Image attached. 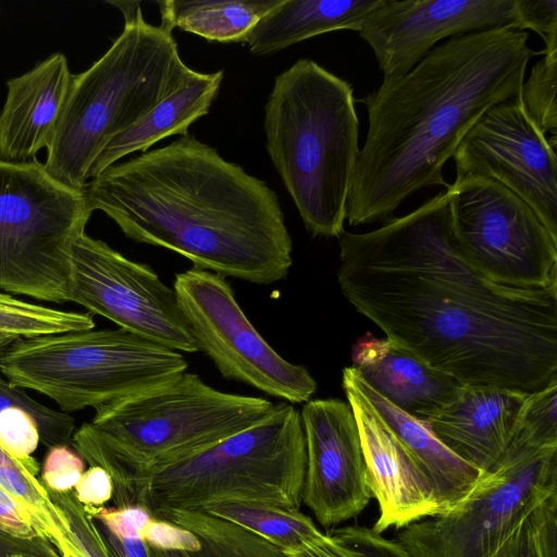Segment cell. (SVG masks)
Masks as SVG:
<instances>
[{
	"instance_id": "cell-46",
	"label": "cell",
	"mask_w": 557,
	"mask_h": 557,
	"mask_svg": "<svg viewBox=\"0 0 557 557\" xmlns=\"http://www.w3.org/2000/svg\"><path fill=\"white\" fill-rule=\"evenodd\" d=\"M15 338L0 336V356Z\"/></svg>"
},
{
	"instance_id": "cell-16",
	"label": "cell",
	"mask_w": 557,
	"mask_h": 557,
	"mask_svg": "<svg viewBox=\"0 0 557 557\" xmlns=\"http://www.w3.org/2000/svg\"><path fill=\"white\" fill-rule=\"evenodd\" d=\"M306 447L304 503L324 528L360 515L372 495L359 432L348 403L314 399L300 411Z\"/></svg>"
},
{
	"instance_id": "cell-4",
	"label": "cell",
	"mask_w": 557,
	"mask_h": 557,
	"mask_svg": "<svg viewBox=\"0 0 557 557\" xmlns=\"http://www.w3.org/2000/svg\"><path fill=\"white\" fill-rule=\"evenodd\" d=\"M273 407L262 397L221 392L185 371L95 409L72 445L89 466L110 474L114 505L122 507L149 475L256 425Z\"/></svg>"
},
{
	"instance_id": "cell-23",
	"label": "cell",
	"mask_w": 557,
	"mask_h": 557,
	"mask_svg": "<svg viewBox=\"0 0 557 557\" xmlns=\"http://www.w3.org/2000/svg\"><path fill=\"white\" fill-rule=\"evenodd\" d=\"M224 72L197 73L184 87L159 102L139 122L114 136L92 162V180L117 160L135 151L146 152L157 141L171 135H188L189 126L209 112Z\"/></svg>"
},
{
	"instance_id": "cell-2",
	"label": "cell",
	"mask_w": 557,
	"mask_h": 557,
	"mask_svg": "<svg viewBox=\"0 0 557 557\" xmlns=\"http://www.w3.org/2000/svg\"><path fill=\"white\" fill-rule=\"evenodd\" d=\"M84 194L127 238L221 276L269 285L293 264L275 191L191 135L109 166Z\"/></svg>"
},
{
	"instance_id": "cell-26",
	"label": "cell",
	"mask_w": 557,
	"mask_h": 557,
	"mask_svg": "<svg viewBox=\"0 0 557 557\" xmlns=\"http://www.w3.org/2000/svg\"><path fill=\"white\" fill-rule=\"evenodd\" d=\"M37 472L38 463L33 457L18 459L0 445V486L30 510L61 557H79L70 524L37 479Z\"/></svg>"
},
{
	"instance_id": "cell-21",
	"label": "cell",
	"mask_w": 557,
	"mask_h": 557,
	"mask_svg": "<svg viewBox=\"0 0 557 557\" xmlns=\"http://www.w3.org/2000/svg\"><path fill=\"white\" fill-rule=\"evenodd\" d=\"M352 368V367H351ZM356 383L432 487L441 512L455 507L486 473L449 450L426 421L404 412L371 388L352 368Z\"/></svg>"
},
{
	"instance_id": "cell-3",
	"label": "cell",
	"mask_w": 557,
	"mask_h": 557,
	"mask_svg": "<svg viewBox=\"0 0 557 557\" xmlns=\"http://www.w3.org/2000/svg\"><path fill=\"white\" fill-rule=\"evenodd\" d=\"M528 39L511 27L450 38L360 100L369 126L347 198L350 226L386 220L422 188L449 187L443 168L467 132L488 108L519 97L541 54Z\"/></svg>"
},
{
	"instance_id": "cell-33",
	"label": "cell",
	"mask_w": 557,
	"mask_h": 557,
	"mask_svg": "<svg viewBox=\"0 0 557 557\" xmlns=\"http://www.w3.org/2000/svg\"><path fill=\"white\" fill-rule=\"evenodd\" d=\"M48 492L70 524L81 553L79 557H112L97 524L77 500L74 492L58 493L50 490Z\"/></svg>"
},
{
	"instance_id": "cell-39",
	"label": "cell",
	"mask_w": 557,
	"mask_h": 557,
	"mask_svg": "<svg viewBox=\"0 0 557 557\" xmlns=\"http://www.w3.org/2000/svg\"><path fill=\"white\" fill-rule=\"evenodd\" d=\"M140 540L148 547L160 550L194 554L201 548L199 540L193 532L153 517L144 529Z\"/></svg>"
},
{
	"instance_id": "cell-43",
	"label": "cell",
	"mask_w": 557,
	"mask_h": 557,
	"mask_svg": "<svg viewBox=\"0 0 557 557\" xmlns=\"http://www.w3.org/2000/svg\"><path fill=\"white\" fill-rule=\"evenodd\" d=\"M285 557H364L357 549L342 543L331 533L296 552L283 553Z\"/></svg>"
},
{
	"instance_id": "cell-18",
	"label": "cell",
	"mask_w": 557,
	"mask_h": 557,
	"mask_svg": "<svg viewBox=\"0 0 557 557\" xmlns=\"http://www.w3.org/2000/svg\"><path fill=\"white\" fill-rule=\"evenodd\" d=\"M527 395L505 388L461 385L428 423L455 455L480 471L490 472L509 448Z\"/></svg>"
},
{
	"instance_id": "cell-38",
	"label": "cell",
	"mask_w": 557,
	"mask_h": 557,
	"mask_svg": "<svg viewBox=\"0 0 557 557\" xmlns=\"http://www.w3.org/2000/svg\"><path fill=\"white\" fill-rule=\"evenodd\" d=\"M99 525L121 537H139L152 516L140 505L86 508Z\"/></svg>"
},
{
	"instance_id": "cell-32",
	"label": "cell",
	"mask_w": 557,
	"mask_h": 557,
	"mask_svg": "<svg viewBox=\"0 0 557 557\" xmlns=\"http://www.w3.org/2000/svg\"><path fill=\"white\" fill-rule=\"evenodd\" d=\"M16 407L30 414L38 428L40 442L48 448L67 446L75 430L74 419L64 411H57L33 399L24 388L0 375V411Z\"/></svg>"
},
{
	"instance_id": "cell-45",
	"label": "cell",
	"mask_w": 557,
	"mask_h": 557,
	"mask_svg": "<svg viewBox=\"0 0 557 557\" xmlns=\"http://www.w3.org/2000/svg\"><path fill=\"white\" fill-rule=\"evenodd\" d=\"M149 548L150 557H193L190 554L185 552H169L160 550L156 548Z\"/></svg>"
},
{
	"instance_id": "cell-30",
	"label": "cell",
	"mask_w": 557,
	"mask_h": 557,
	"mask_svg": "<svg viewBox=\"0 0 557 557\" xmlns=\"http://www.w3.org/2000/svg\"><path fill=\"white\" fill-rule=\"evenodd\" d=\"M546 446H557V381L525 396L509 448Z\"/></svg>"
},
{
	"instance_id": "cell-17",
	"label": "cell",
	"mask_w": 557,
	"mask_h": 557,
	"mask_svg": "<svg viewBox=\"0 0 557 557\" xmlns=\"http://www.w3.org/2000/svg\"><path fill=\"white\" fill-rule=\"evenodd\" d=\"M342 385L357 423L367 483L379 508L371 528L383 534L441 512L429 482L360 391L351 367L343 370Z\"/></svg>"
},
{
	"instance_id": "cell-13",
	"label": "cell",
	"mask_w": 557,
	"mask_h": 557,
	"mask_svg": "<svg viewBox=\"0 0 557 557\" xmlns=\"http://www.w3.org/2000/svg\"><path fill=\"white\" fill-rule=\"evenodd\" d=\"M67 301L178 352L199 351L174 289L85 231L71 245Z\"/></svg>"
},
{
	"instance_id": "cell-15",
	"label": "cell",
	"mask_w": 557,
	"mask_h": 557,
	"mask_svg": "<svg viewBox=\"0 0 557 557\" xmlns=\"http://www.w3.org/2000/svg\"><path fill=\"white\" fill-rule=\"evenodd\" d=\"M515 22V0H382L359 29L383 81L403 76L443 39Z\"/></svg>"
},
{
	"instance_id": "cell-7",
	"label": "cell",
	"mask_w": 557,
	"mask_h": 557,
	"mask_svg": "<svg viewBox=\"0 0 557 557\" xmlns=\"http://www.w3.org/2000/svg\"><path fill=\"white\" fill-rule=\"evenodd\" d=\"M305 469L300 411L281 401L256 425L139 482L126 506L140 505L153 518L223 503L300 508Z\"/></svg>"
},
{
	"instance_id": "cell-1",
	"label": "cell",
	"mask_w": 557,
	"mask_h": 557,
	"mask_svg": "<svg viewBox=\"0 0 557 557\" xmlns=\"http://www.w3.org/2000/svg\"><path fill=\"white\" fill-rule=\"evenodd\" d=\"M448 191L338 236L337 281L386 338L463 385L524 394L557 381V285L495 283L457 249Z\"/></svg>"
},
{
	"instance_id": "cell-14",
	"label": "cell",
	"mask_w": 557,
	"mask_h": 557,
	"mask_svg": "<svg viewBox=\"0 0 557 557\" xmlns=\"http://www.w3.org/2000/svg\"><path fill=\"white\" fill-rule=\"evenodd\" d=\"M556 144L532 122L519 97L498 102L457 147L456 180L483 177L499 183L527 202L557 238Z\"/></svg>"
},
{
	"instance_id": "cell-40",
	"label": "cell",
	"mask_w": 557,
	"mask_h": 557,
	"mask_svg": "<svg viewBox=\"0 0 557 557\" xmlns=\"http://www.w3.org/2000/svg\"><path fill=\"white\" fill-rule=\"evenodd\" d=\"M0 530L22 539L44 536L40 524L30 510L1 486Z\"/></svg>"
},
{
	"instance_id": "cell-19",
	"label": "cell",
	"mask_w": 557,
	"mask_h": 557,
	"mask_svg": "<svg viewBox=\"0 0 557 557\" xmlns=\"http://www.w3.org/2000/svg\"><path fill=\"white\" fill-rule=\"evenodd\" d=\"M73 76L65 55L54 53L8 82L0 113V160L27 163L48 148Z\"/></svg>"
},
{
	"instance_id": "cell-22",
	"label": "cell",
	"mask_w": 557,
	"mask_h": 557,
	"mask_svg": "<svg viewBox=\"0 0 557 557\" xmlns=\"http://www.w3.org/2000/svg\"><path fill=\"white\" fill-rule=\"evenodd\" d=\"M382 0H280L244 37L249 51L268 55L338 29L359 32Z\"/></svg>"
},
{
	"instance_id": "cell-41",
	"label": "cell",
	"mask_w": 557,
	"mask_h": 557,
	"mask_svg": "<svg viewBox=\"0 0 557 557\" xmlns=\"http://www.w3.org/2000/svg\"><path fill=\"white\" fill-rule=\"evenodd\" d=\"M73 492L84 507H103L113 496V482L104 469L90 466L84 471Z\"/></svg>"
},
{
	"instance_id": "cell-6",
	"label": "cell",
	"mask_w": 557,
	"mask_h": 557,
	"mask_svg": "<svg viewBox=\"0 0 557 557\" xmlns=\"http://www.w3.org/2000/svg\"><path fill=\"white\" fill-rule=\"evenodd\" d=\"M124 16L107 52L73 76L47 148L45 170L76 190H84L92 162L114 136L198 73L183 62L173 30L146 22L139 7Z\"/></svg>"
},
{
	"instance_id": "cell-42",
	"label": "cell",
	"mask_w": 557,
	"mask_h": 557,
	"mask_svg": "<svg viewBox=\"0 0 557 557\" xmlns=\"http://www.w3.org/2000/svg\"><path fill=\"white\" fill-rule=\"evenodd\" d=\"M0 557H61L44 536L22 539L0 530Z\"/></svg>"
},
{
	"instance_id": "cell-5",
	"label": "cell",
	"mask_w": 557,
	"mask_h": 557,
	"mask_svg": "<svg viewBox=\"0 0 557 557\" xmlns=\"http://www.w3.org/2000/svg\"><path fill=\"white\" fill-rule=\"evenodd\" d=\"M264 133L307 231L341 236L360 151L352 86L311 59L298 60L274 79Z\"/></svg>"
},
{
	"instance_id": "cell-25",
	"label": "cell",
	"mask_w": 557,
	"mask_h": 557,
	"mask_svg": "<svg viewBox=\"0 0 557 557\" xmlns=\"http://www.w3.org/2000/svg\"><path fill=\"white\" fill-rule=\"evenodd\" d=\"M201 511L259 535L283 553L299 550L324 535L300 508L265 503H223Z\"/></svg>"
},
{
	"instance_id": "cell-28",
	"label": "cell",
	"mask_w": 557,
	"mask_h": 557,
	"mask_svg": "<svg viewBox=\"0 0 557 557\" xmlns=\"http://www.w3.org/2000/svg\"><path fill=\"white\" fill-rule=\"evenodd\" d=\"M95 329L91 313L54 309L0 293V336L33 338Z\"/></svg>"
},
{
	"instance_id": "cell-10",
	"label": "cell",
	"mask_w": 557,
	"mask_h": 557,
	"mask_svg": "<svg viewBox=\"0 0 557 557\" xmlns=\"http://www.w3.org/2000/svg\"><path fill=\"white\" fill-rule=\"evenodd\" d=\"M557 494V446L508 448L455 507L397 530L413 557H491L517 524Z\"/></svg>"
},
{
	"instance_id": "cell-34",
	"label": "cell",
	"mask_w": 557,
	"mask_h": 557,
	"mask_svg": "<svg viewBox=\"0 0 557 557\" xmlns=\"http://www.w3.org/2000/svg\"><path fill=\"white\" fill-rule=\"evenodd\" d=\"M40 435L34 418L11 407L0 411V445L14 457L26 460L36 450Z\"/></svg>"
},
{
	"instance_id": "cell-12",
	"label": "cell",
	"mask_w": 557,
	"mask_h": 557,
	"mask_svg": "<svg viewBox=\"0 0 557 557\" xmlns=\"http://www.w3.org/2000/svg\"><path fill=\"white\" fill-rule=\"evenodd\" d=\"M173 289L199 351L226 380L289 404H305L317 382L280 356L255 329L224 276L193 267L175 275Z\"/></svg>"
},
{
	"instance_id": "cell-24",
	"label": "cell",
	"mask_w": 557,
	"mask_h": 557,
	"mask_svg": "<svg viewBox=\"0 0 557 557\" xmlns=\"http://www.w3.org/2000/svg\"><path fill=\"white\" fill-rule=\"evenodd\" d=\"M280 0H168L159 2L161 25L209 41L242 42Z\"/></svg>"
},
{
	"instance_id": "cell-31",
	"label": "cell",
	"mask_w": 557,
	"mask_h": 557,
	"mask_svg": "<svg viewBox=\"0 0 557 557\" xmlns=\"http://www.w3.org/2000/svg\"><path fill=\"white\" fill-rule=\"evenodd\" d=\"M542 51V59L534 63L520 88L521 103L536 127L544 134L557 133V50Z\"/></svg>"
},
{
	"instance_id": "cell-36",
	"label": "cell",
	"mask_w": 557,
	"mask_h": 557,
	"mask_svg": "<svg viewBox=\"0 0 557 557\" xmlns=\"http://www.w3.org/2000/svg\"><path fill=\"white\" fill-rule=\"evenodd\" d=\"M84 468V459L67 446L51 447L42 465L41 483L52 492L73 491Z\"/></svg>"
},
{
	"instance_id": "cell-29",
	"label": "cell",
	"mask_w": 557,
	"mask_h": 557,
	"mask_svg": "<svg viewBox=\"0 0 557 557\" xmlns=\"http://www.w3.org/2000/svg\"><path fill=\"white\" fill-rule=\"evenodd\" d=\"M491 557H557V494L530 511Z\"/></svg>"
},
{
	"instance_id": "cell-35",
	"label": "cell",
	"mask_w": 557,
	"mask_h": 557,
	"mask_svg": "<svg viewBox=\"0 0 557 557\" xmlns=\"http://www.w3.org/2000/svg\"><path fill=\"white\" fill-rule=\"evenodd\" d=\"M512 28L535 32L545 42L544 51H556L557 0H515Z\"/></svg>"
},
{
	"instance_id": "cell-37",
	"label": "cell",
	"mask_w": 557,
	"mask_h": 557,
	"mask_svg": "<svg viewBox=\"0 0 557 557\" xmlns=\"http://www.w3.org/2000/svg\"><path fill=\"white\" fill-rule=\"evenodd\" d=\"M330 533L364 557H413L396 540L387 539L370 527L350 524L334 529Z\"/></svg>"
},
{
	"instance_id": "cell-44",
	"label": "cell",
	"mask_w": 557,
	"mask_h": 557,
	"mask_svg": "<svg viewBox=\"0 0 557 557\" xmlns=\"http://www.w3.org/2000/svg\"><path fill=\"white\" fill-rule=\"evenodd\" d=\"M95 523L112 557H150L147 544L139 537H121L112 534L97 522Z\"/></svg>"
},
{
	"instance_id": "cell-11",
	"label": "cell",
	"mask_w": 557,
	"mask_h": 557,
	"mask_svg": "<svg viewBox=\"0 0 557 557\" xmlns=\"http://www.w3.org/2000/svg\"><path fill=\"white\" fill-rule=\"evenodd\" d=\"M446 190L453 240L474 269L510 287L557 285V238L527 202L483 177L455 180Z\"/></svg>"
},
{
	"instance_id": "cell-27",
	"label": "cell",
	"mask_w": 557,
	"mask_h": 557,
	"mask_svg": "<svg viewBox=\"0 0 557 557\" xmlns=\"http://www.w3.org/2000/svg\"><path fill=\"white\" fill-rule=\"evenodd\" d=\"M157 519L193 532L201 548L193 557H285L283 552L250 531L201 510L169 509Z\"/></svg>"
},
{
	"instance_id": "cell-20",
	"label": "cell",
	"mask_w": 557,
	"mask_h": 557,
	"mask_svg": "<svg viewBox=\"0 0 557 557\" xmlns=\"http://www.w3.org/2000/svg\"><path fill=\"white\" fill-rule=\"evenodd\" d=\"M351 367L389 403L426 422L463 385L389 339L370 333L354 345Z\"/></svg>"
},
{
	"instance_id": "cell-8",
	"label": "cell",
	"mask_w": 557,
	"mask_h": 557,
	"mask_svg": "<svg viewBox=\"0 0 557 557\" xmlns=\"http://www.w3.org/2000/svg\"><path fill=\"white\" fill-rule=\"evenodd\" d=\"M187 367L182 352L120 327L16 338L0 356L8 381L47 396L64 412L148 391Z\"/></svg>"
},
{
	"instance_id": "cell-9",
	"label": "cell",
	"mask_w": 557,
	"mask_h": 557,
	"mask_svg": "<svg viewBox=\"0 0 557 557\" xmlns=\"http://www.w3.org/2000/svg\"><path fill=\"white\" fill-rule=\"evenodd\" d=\"M91 213L84 190L61 184L37 160H0V288L67 301L71 245Z\"/></svg>"
}]
</instances>
